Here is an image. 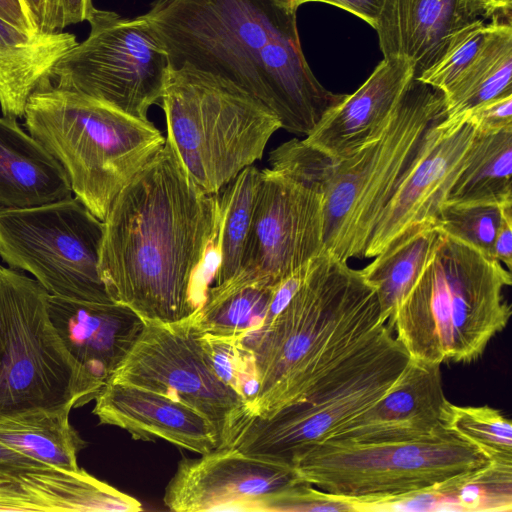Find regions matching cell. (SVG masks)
<instances>
[{
    "instance_id": "obj_1",
    "label": "cell",
    "mask_w": 512,
    "mask_h": 512,
    "mask_svg": "<svg viewBox=\"0 0 512 512\" xmlns=\"http://www.w3.org/2000/svg\"><path fill=\"white\" fill-rule=\"evenodd\" d=\"M218 229V194L196 185L166 141L103 221L99 274L110 299L144 322L193 315L206 299Z\"/></svg>"
},
{
    "instance_id": "obj_2",
    "label": "cell",
    "mask_w": 512,
    "mask_h": 512,
    "mask_svg": "<svg viewBox=\"0 0 512 512\" xmlns=\"http://www.w3.org/2000/svg\"><path fill=\"white\" fill-rule=\"evenodd\" d=\"M286 0H154L143 14L171 68L221 76L271 110L281 128L308 136L344 97L310 69Z\"/></svg>"
},
{
    "instance_id": "obj_3",
    "label": "cell",
    "mask_w": 512,
    "mask_h": 512,
    "mask_svg": "<svg viewBox=\"0 0 512 512\" xmlns=\"http://www.w3.org/2000/svg\"><path fill=\"white\" fill-rule=\"evenodd\" d=\"M383 324L375 290L361 270L325 250L271 322L242 339L259 379L250 416L268 418L304 400L326 373Z\"/></svg>"
},
{
    "instance_id": "obj_4",
    "label": "cell",
    "mask_w": 512,
    "mask_h": 512,
    "mask_svg": "<svg viewBox=\"0 0 512 512\" xmlns=\"http://www.w3.org/2000/svg\"><path fill=\"white\" fill-rule=\"evenodd\" d=\"M443 93L415 76L382 135L355 154L333 159L303 140L269 153L270 168L323 196L324 247L347 262L364 258L376 223L428 130L445 118Z\"/></svg>"
},
{
    "instance_id": "obj_5",
    "label": "cell",
    "mask_w": 512,
    "mask_h": 512,
    "mask_svg": "<svg viewBox=\"0 0 512 512\" xmlns=\"http://www.w3.org/2000/svg\"><path fill=\"white\" fill-rule=\"evenodd\" d=\"M442 233V232H441ZM511 271L442 233L434 254L386 325L410 358L470 363L507 326Z\"/></svg>"
},
{
    "instance_id": "obj_6",
    "label": "cell",
    "mask_w": 512,
    "mask_h": 512,
    "mask_svg": "<svg viewBox=\"0 0 512 512\" xmlns=\"http://www.w3.org/2000/svg\"><path fill=\"white\" fill-rule=\"evenodd\" d=\"M25 124L63 167L76 198L104 221L113 201L166 142L150 121L44 79L28 98Z\"/></svg>"
},
{
    "instance_id": "obj_7",
    "label": "cell",
    "mask_w": 512,
    "mask_h": 512,
    "mask_svg": "<svg viewBox=\"0 0 512 512\" xmlns=\"http://www.w3.org/2000/svg\"><path fill=\"white\" fill-rule=\"evenodd\" d=\"M159 105L166 141L188 175L218 194L264 154L279 118L233 82L188 65L169 67Z\"/></svg>"
},
{
    "instance_id": "obj_8",
    "label": "cell",
    "mask_w": 512,
    "mask_h": 512,
    "mask_svg": "<svg viewBox=\"0 0 512 512\" xmlns=\"http://www.w3.org/2000/svg\"><path fill=\"white\" fill-rule=\"evenodd\" d=\"M289 461L301 481L351 500L356 512L427 491L490 463L475 446L446 429L412 441L327 440L295 452Z\"/></svg>"
},
{
    "instance_id": "obj_9",
    "label": "cell",
    "mask_w": 512,
    "mask_h": 512,
    "mask_svg": "<svg viewBox=\"0 0 512 512\" xmlns=\"http://www.w3.org/2000/svg\"><path fill=\"white\" fill-rule=\"evenodd\" d=\"M409 359L405 347L383 324L326 373L304 400L268 418L251 416L228 447L290 462L295 452L325 441L375 403Z\"/></svg>"
},
{
    "instance_id": "obj_10",
    "label": "cell",
    "mask_w": 512,
    "mask_h": 512,
    "mask_svg": "<svg viewBox=\"0 0 512 512\" xmlns=\"http://www.w3.org/2000/svg\"><path fill=\"white\" fill-rule=\"evenodd\" d=\"M35 279L0 264V417L78 408L100 388L65 348Z\"/></svg>"
},
{
    "instance_id": "obj_11",
    "label": "cell",
    "mask_w": 512,
    "mask_h": 512,
    "mask_svg": "<svg viewBox=\"0 0 512 512\" xmlns=\"http://www.w3.org/2000/svg\"><path fill=\"white\" fill-rule=\"evenodd\" d=\"M89 36L53 67L55 86L149 121L160 103L169 71L168 54L143 15L123 18L98 10L87 20Z\"/></svg>"
},
{
    "instance_id": "obj_12",
    "label": "cell",
    "mask_w": 512,
    "mask_h": 512,
    "mask_svg": "<svg viewBox=\"0 0 512 512\" xmlns=\"http://www.w3.org/2000/svg\"><path fill=\"white\" fill-rule=\"evenodd\" d=\"M103 221L76 197L26 209H0V257L50 294L111 302L99 274Z\"/></svg>"
},
{
    "instance_id": "obj_13",
    "label": "cell",
    "mask_w": 512,
    "mask_h": 512,
    "mask_svg": "<svg viewBox=\"0 0 512 512\" xmlns=\"http://www.w3.org/2000/svg\"><path fill=\"white\" fill-rule=\"evenodd\" d=\"M108 381L149 389L181 402L213 426L218 448L230 446L251 417L241 396L214 372L193 315L144 326Z\"/></svg>"
},
{
    "instance_id": "obj_14",
    "label": "cell",
    "mask_w": 512,
    "mask_h": 512,
    "mask_svg": "<svg viewBox=\"0 0 512 512\" xmlns=\"http://www.w3.org/2000/svg\"><path fill=\"white\" fill-rule=\"evenodd\" d=\"M324 251L322 193L266 168L261 170L239 272L225 284L275 287Z\"/></svg>"
},
{
    "instance_id": "obj_15",
    "label": "cell",
    "mask_w": 512,
    "mask_h": 512,
    "mask_svg": "<svg viewBox=\"0 0 512 512\" xmlns=\"http://www.w3.org/2000/svg\"><path fill=\"white\" fill-rule=\"evenodd\" d=\"M475 126L465 117L442 119L422 146L382 211L364 258H373L410 229L435 222L448 194L468 163Z\"/></svg>"
},
{
    "instance_id": "obj_16",
    "label": "cell",
    "mask_w": 512,
    "mask_h": 512,
    "mask_svg": "<svg viewBox=\"0 0 512 512\" xmlns=\"http://www.w3.org/2000/svg\"><path fill=\"white\" fill-rule=\"evenodd\" d=\"M300 481L288 461L223 447L198 458H182L163 502L175 512H252L263 498Z\"/></svg>"
},
{
    "instance_id": "obj_17",
    "label": "cell",
    "mask_w": 512,
    "mask_h": 512,
    "mask_svg": "<svg viewBox=\"0 0 512 512\" xmlns=\"http://www.w3.org/2000/svg\"><path fill=\"white\" fill-rule=\"evenodd\" d=\"M440 366L410 358L384 395L325 441H412L444 430L442 414L447 399Z\"/></svg>"
},
{
    "instance_id": "obj_18",
    "label": "cell",
    "mask_w": 512,
    "mask_h": 512,
    "mask_svg": "<svg viewBox=\"0 0 512 512\" xmlns=\"http://www.w3.org/2000/svg\"><path fill=\"white\" fill-rule=\"evenodd\" d=\"M413 63L384 58L367 80L332 108L304 142L333 159L347 158L385 131L409 84Z\"/></svg>"
},
{
    "instance_id": "obj_19",
    "label": "cell",
    "mask_w": 512,
    "mask_h": 512,
    "mask_svg": "<svg viewBox=\"0 0 512 512\" xmlns=\"http://www.w3.org/2000/svg\"><path fill=\"white\" fill-rule=\"evenodd\" d=\"M92 413L100 424L115 426L135 440L162 439L200 455L218 448L211 423L191 407L136 385L107 381Z\"/></svg>"
},
{
    "instance_id": "obj_20",
    "label": "cell",
    "mask_w": 512,
    "mask_h": 512,
    "mask_svg": "<svg viewBox=\"0 0 512 512\" xmlns=\"http://www.w3.org/2000/svg\"><path fill=\"white\" fill-rule=\"evenodd\" d=\"M51 322L65 348L100 388L122 362L144 321L116 302L48 296Z\"/></svg>"
},
{
    "instance_id": "obj_21",
    "label": "cell",
    "mask_w": 512,
    "mask_h": 512,
    "mask_svg": "<svg viewBox=\"0 0 512 512\" xmlns=\"http://www.w3.org/2000/svg\"><path fill=\"white\" fill-rule=\"evenodd\" d=\"M141 503L84 469L0 473V511L138 512Z\"/></svg>"
},
{
    "instance_id": "obj_22",
    "label": "cell",
    "mask_w": 512,
    "mask_h": 512,
    "mask_svg": "<svg viewBox=\"0 0 512 512\" xmlns=\"http://www.w3.org/2000/svg\"><path fill=\"white\" fill-rule=\"evenodd\" d=\"M472 19L464 0H386L374 29L384 58L411 61L417 76Z\"/></svg>"
},
{
    "instance_id": "obj_23",
    "label": "cell",
    "mask_w": 512,
    "mask_h": 512,
    "mask_svg": "<svg viewBox=\"0 0 512 512\" xmlns=\"http://www.w3.org/2000/svg\"><path fill=\"white\" fill-rule=\"evenodd\" d=\"M60 163L16 118L0 117V209H26L72 197Z\"/></svg>"
},
{
    "instance_id": "obj_24",
    "label": "cell",
    "mask_w": 512,
    "mask_h": 512,
    "mask_svg": "<svg viewBox=\"0 0 512 512\" xmlns=\"http://www.w3.org/2000/svg\"><path fill=\"white\" fill-rule=\"evenodd\" d=\"M78 42L66 32H28L0 16V107L24 116L28 98L50 78L54 65Z\"/></svg>"
},
{
    "instance_id": "obj_25",
    "label": "cell",
    "mask_w": 512,
    "mask_h": 512,
    "mask_svg": "<svg viewBox=\"0 0 512 512\" xmlns=\"http://www.w3.org/2000/svg\"><path fill=\"white\" fill-rule=\"evenodd\" d=\"M71 410L38 408L0 417V443L45 465L77 471L86 442L69 421Z\"/></svg>"
},
{
    "instance_id": "obj_26",
    "label": "cell",
    "mask_w": 512,
    "mask_h": 512,
    "mask_svg": "<svg viewBox=\"0 0 512 512\" xmlns=\"http://www.w3.org/2000/svg\"><path fill=\"white\" fill-rule=\"evenodd\" d=\"M441 235L436 222L416 226L361 269L364 279L375 290L385 324L429 263Z\"/></svg>"
},
{
    "instance_id": "obj_27",
    "label": "cell",
    "mask_w": 512,
    "mask_h": 512,
    "mask_svg": "<svg viewBox=\"0 0 512 512\" xmlns=\"http://www.w3.org/2000/svg\"><path fill=\"white\" fill-rule=\"evenodd\" d=\"M511 22L493 18L473 62L444 93L445 119H455L503 95L512 94Z\"/></svg>"
},
{
    "instance_id": "obj_28",
    "label": "cell",
    "mask_w": 512,
    "mask_h": 512,
    "mask_svg": "<svg viewBox=\"0 0 512 512\" xmlns=\"http://www.w3.org/2000/svg\"><path fill=\"white\" fill-rule=\"evenodd\" d=\"M512 127L478 132L446 200L458 206L512 204Z\"/></svg>"
},
{
    "instance_id": "obj_29",
    "label": "cell",
    "mask_w": 512,
    "mask_h": 512,
    "mask_svg": "<svg viewBox=\"0 0 512 512\" xmlns=\"http://www.w3.org/2000/svg\"><path fill=\"white\" fill-rule=\"evenodd\" d=\"M275 287L262 282L214 285L193 314L194 322L203 334L243 339L264 325Z\"/></svg>"
},
{
    "instance_id": "obj_30",
    "label": "cell",
    "mask_w": 512,
    "mask_h": 512,
    "mask_svg": "<svg viewBox=\"0 0 512 512\" xmlns=\"http://www.w3.org/2000/svg\"><path fill=\"white\" fill-rule=\"evenodd\" d=\"M420 511L512 510V463L490 462L457 476L417 496Z\"/></svg>"
},
{
    "instance_id": "obj_31",
    "label": "cell",
    "mask_w": 512,
    "mask_h": 512,
    "mask_svg": "<svg viewBox=\"0 0 512 512\" xmlns=\"http://www.w3.org/2000/svg\"><path fill=\"white\" fill-rule=\"evenodd\" d=\"M260 180L261 170L250 165L218 193L215 285L231 281L239 272Z\"/></svg>"
},
{
    "instance_id": "obj_32",
    "label": "cell",
    "mask_w": 512,
    "mask_h": 512,
    "mask_svg": "<svg viewBox=\"0 0 512 512\" xmlns=\"http://www.w3.org/2000/svg\"><path fill=\"white\" fill-rule=\"evenodd\" d=\"M443 428L475 446L490 462L512 463V422L489 406H459L447 400Z\"/></svg>"
},
{
    "instance_id": "obj_33",
    "label": "cell",
    "mask_w": 512,
    "mask_h": 512,
    "mask_svg": "<svg viewBox=\"0 0 512 512\" xmlns=\"http://www.w3.org/2000/svg\"><path fill=\"white\" fill-rule=\"evenodd\" d=\"M489 30L490 23L478 17L458 28L436 61L419 73L417 79L446 93L473 62Z\"/></svg>"
},
{
    "instance_id": "obj_34",
    "label": "cell",
    "mask_w": 512,
    "mask_h": 512,
    "mask_svg": "<svg viewBox=\"0 0 512 512\" xmlns=\"http://www.w3.org/2000/svg\"><path fill=\"white\" fill-rule=\"evenodd\" d=\"M200 337L216 375L241 396L249 410L259 389L252 352L240 338L216 337L201 332Z\"/></svg>"
},
{
    "instance_id": "obj_35",
    "label": "cell",
    "mask_w": 512,
    "mask_h": 512,
    "mask_svg": "<svg viewBox=\"0 0 512 512\" xmlns=\"http://www.w3.org/2000/svg\"><path fill=\"white\" fill-rule=\"evenodd\" d=\"M500 220L501 206H458L445 203L435 222L443 234L493 258V243Z\"/></svg>"
},
{
    "instance_id": "obj_36",
    "label": "cell",
    "mask_w": 512,
    "mask_h": 512,
    "mask_svg": "<svg viewBox=\"0 0 512 512\" xmlns=\"http://www.w3.org/2000/svg\"><path fill=\"white\" fill-rule=\"evenodd\" d=\"M356 512L354 503L300 481L260 500L254 512Z\"/></svg>"
},
{
    "instance_id": "obj_37",
    "label": "cell",
    "mask_w": 512,
    "mask_h": 512,
    "mask_svg": "<svg viewBox=\"0 0 512 512\" xmlns=\"http://www.w3.org/2000/svg\"><path fill=\"white\" fill-rule=\"evenodd\" d=\"M94 10L92 0H44L41 32H59L88 20Z\"/></svg>"
},
{
    "instance_id": "obj_38",
    "label": "cell",
    "mask_w": 512,
    "mask_h": 512,
    "mask_svg": "<svg viewBox=\"0 0 512 512\" xmlns=\"http://www.w3.org/2000/svg\"><path fill=\"white\" fill-rule=\"evenodd\" d=\"M462 116H465L478 132H493L512 127V94L490 100Z\"/></svg>"
},
{
    "instance_id": "obj_39",
    "label": "cell",
    "mask_w": 512,
    "mask_h": 512,
    "mask_svg": "<svg viewBox=\"0 0 512 512\" xmlns=\"http://www.w3.org/2000/svg\"><path fill=\"white\" fill-rule=\"evenodd\" d=\"M493 258L512 268V204L501 206V220L493 243Z\"/></svg>"
},
{
    "instance_id": "obj_40",
    "label": "cell",
    "mask_w": 512,
    "mask_h": 512,
    "mask_svg": "<svg viewBox=\"0 0 512 512\" xmlns=\"http://www.w3.org/2000/svg\"><path fill=\"white\" fill-rule=\"evenodd\" d=\"M386 0H317L334 5L361 18L373 28Z\"/></svg>"
},
{
    "instance_id": "obj_41",
    "label": "cell",
    "mask_w": 512,
    "mask_h": 512,
    "mask_svg": "<svg viewBox=\"0 0 512 512\" xmlns=\"http://www.w3.org/2000/svg\"><path fill=\"white\" fill-rule=\"evenodd\" d=\"M464 5L473 18L482 15L511 20L512 0H464Z\"/></svg>"
},
{
    "instance_id": "obj_42",
    "label": "cell",
    "mask_w": 512,
    "mask_h": 512,
    "mask_svg": "<svg viewBox=\"0 0 512 512\" xmlns=\"http://www.w3.org/2000/svg\"><path fill=\"white\" fill-rule=\"evenodd\" d=\"M0 16L28 32H40L22 0H0Z\"/></svg>"
},
{
    "instance_id": "obj_43",
    "label": "cell",
    "mask_w": 512,
    "mask_h": 512,
    "mask_svg": "<svg viewBox=\"0 0 512 512\" xmlns=\"http://www.w3.org/2000/svg\"><path fill=\"white\" fill-rule=\"evenodd\" d=\"M48 467L0 443V473Z\"/></svg>"
},
{
    "instance_id": "obj_44",
    "label": "cell",
    "mask_w": 512,
    "mask_h": 512,
    "mask_svg": "<svg viewBox=\"0 0 512 512\" xmlns=\"http://www.w3.org/2000/svg\"><path fill=\"white\" fill-rule=\"evenodd\" d=\"M37 30L41 32L44 0H22Z\"/></svg>"
},
{
    "instance_id": "obj_45",
    "label": "cell",
    "mask_w": 512,
    "mask_h": 512,
    "mask_svg": "<svg viewBox=\"0 0 512 512\" xmlns=\"http://www.w3.org/2000/svg\"><path fill=\"white\" fill-rule=\"evenodd\" d=\"M286 1L292 3L296 7H299L300 5H302L304 3H308V2H317V0H286Z\"/></svg>"
}]
</instances>
